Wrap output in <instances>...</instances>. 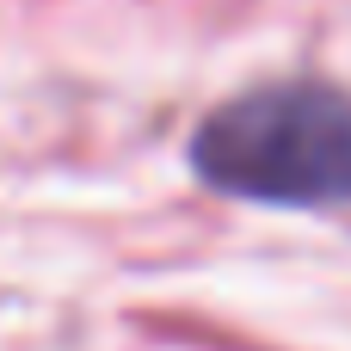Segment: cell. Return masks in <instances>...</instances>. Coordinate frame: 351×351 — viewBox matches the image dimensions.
I'll list each match as a JSON object with an SVG mask.
<instances>
[{
  "label": "cell",
  "mask_w": 351,
  "mask_h": 351,
  "mask_svg": "<svg viewBox=\"0 0 351 351\" xmlns=\"http://www.w3.org/2000/svg\"><path fill=\"white\" fill-rule=\"evenodd\" d=\"M191 167L253 204H351V93L308 80L241 93L197 123Z\"/></svg>",
  "instance_id": "obj_1"
}]
</instances>
